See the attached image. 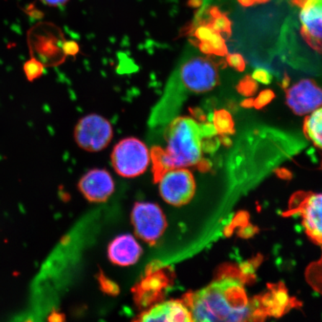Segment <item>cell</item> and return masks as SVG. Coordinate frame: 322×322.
<instances>
[{"label": "cell", "instance_id": "cell-1", "mask_svg": "<svg viewBox=\"0 0 322 322\" xmlns=\"http://www.w3.org/2000/svg\"><path fill=\"white\" fill-rule=\"evenodd\" d=\"M192 321H248L262 320L254 300H248L241 281L225 277L185 295Z\"/></svg>", "mask_w": 322, "mask_h": 322}, {"label": "cell", "instance_id": "cell-2", "mask_svg": "<svg viewBox=\"0 0 322 322\" xmlns=\"http://www.w3.org/2000/svg\"><path fill=\"white\" fill-rule=\"evenodd\" d=\"M164 137L166 149L154 146L150 152L155 183L169 170L198 166L205 171L209 167L208 161L202 159V137L194 119L187 117L173 119L166 127Z\"/></svg>", "mask_w": 322, "mask_h": 322}, {"label": "cell", "instance_id": "cell-3", "mask_svg": "<svg viewBox=\"0 0 322 322\" xmlns=\"http://www.w3.org/2000/svg\"><path fill=\"white\" fill-rule=\"evenodd\" d=\"M176 76L171 84L181 88L184 94H202L211 91L219 84L217 65L211 60L200 57L185 62Z\"/></svg>", "mask_w": 322, "mask_h": 322}, {"label": "cell", "instance_id": "cell-4", "mask_svg": "<svg viewBox=\"0 0 322 322\" xmlns=\"http://www.w3.org/2000/svg\"><path fill=\"white\" fill-rule=\"evenodd\" d=\"M150 161V152L146 145L135 137L122 139L111 153L113 167L124 178H135L143 174Z\"/></svg>", "mask_w": 322, "mask_h": 322}, {"label": "cell", "instance_id": "cell-5", "mask_svg": "<svg viewBox=\"0 0 322 322\" xmlns=\"http://www.w3.org/2000/svg\"><path fill=\"white\" fill-rule=\"evenodd\" d=\"M114 137L112 125L107 119L96 114L80 119L74 129V139L80 148L90 152L102 151Z\"/></svg>", "mask_w": 322, "mask_h": 322}, {"label": "cell", "instance_id": "cell-6", "mask_svg": "<svg viewBox=\"0 0 322 322\" xmlns=\"http://www.w3.org/2000/svg\"><path fill=\"white\" fill-rule=\"evenodd\" d=\"M132 223L136 236L145 243L155 245L167 227L166 217L158 204L137 202L132 212Z\"/></svg>", "mask_w": 322, "mask_h": 322}, {"label": "cell", "instance_id": "cell-7", "mask_svg": "<svg viewBox=\"0 0 322 322\" xmlns=\"http://www.w3.org/2000/svg\"><path fill=\"white\" fill-rule=\"evenodd\" d=\"M158 182L161 197L171 205L180 207L187 204L195 195V178L185 168L169 170Z\"/></svg>", "mask_w": 322, "mask_h": 322}, {"label": "cell", "instance_id": "cell-8", "mask_svg": "<svg viewBox=\"0 0 322 322\" xmlns=\"http://www.w3.org/2000/svg\"><path fill=\"white\" fill-rule=\"evenodd\" d=\"M288 214L302 217L306 233L318 246L322 239V196L313 192H298L293 196Z\"/></svg>", "mask_w": 322, "mask_h": 322}, {"label": "cell", "instance_id": "cell-9", "mask_svg": "<svg viewBox=\"0 0 322 322\" xmlns=\"http://www.w3.org/2000/svg\"><path fill=\"white\" fill-rule=\"evenodd\" d=\"M169 273L163 269L147 270L145 277L132 288L134 300L140 309L149 308L162 300L169 285Z\"/></svg>", "mask_w": 322, "mask_h": 322}, {"label": "cell", "instance_id": "cell-10", "mask_svg": "<svg viewBox=\"0 0 322 322\" xmlns=\"http://www.w3.org/2000/svg\"><path fill=\"white\" fill-rule=\"evenodd\" d=\"M287 104L297 115L313 112L321 106V91L311 79H303L287 90Z\"/></svg>", "mask_w": 322, "mask_h": 322}, {"label": "cell", "instance_id": "cell-11", "mask_svg": "<svg viewBox=\"0 0 322 322\" xmlns=\"http://www.w3.org/2000/svg\"><path fill=\"white\" fill-rule=\"evenodd\" d=\"M78 189L91 202H104L114 190V182L110 173L104 169L90 170L78 183Z\"/></svg>", "mask_w": 322, "mask_h": 322}, {"label": "cell", "instance_id": "cell-12", "mask_svg": "<svg viewBox=\"0 0 322 322\" xmlns=\"http://www.w3.org/2000/svg\"><path fill=\"white\" fill-rule=\"evenodd\" d=\"M135 321L188 322L192 321V315L184 300H171L155 304L143 310Z\"/></svg>", "mask_w": 322, "mask_h": 322}, {"label": "cell", "instance_id": "cell-13", "mask_svg": "<svg viewBox=\"0 0 322 322\" xmlns=\"http://www.w3.org/2000/svg\"><path fill=\"white\" fill-rule=\"evenodd\" d=\"M321 0H308L300 14V34L314 50L321 52Z\"/></svg>", "mask_w": 322, "mask_h": 322}, {"label": "cell", "instance_id": "cell-14", "mask_svg": "<svg viewBox=\"0 0 322 322\" xmlns=\"http://www.w3.org/2000/svg\"><path fill=\"white\" fill-rule=\"evenodd\" d=\"M108 253L111 262L118 266H127L138 261L143 250L132 235L122 234L111 242Z\"/></svg>", "mask_w": 322, "mask_h": 322}, {"label": "cell", "instance_id": "cell-15", "mask_svg": "<svg viewBox=\"0 0 322 322\" xmlns=\"http://www.w3.org/2000/svg\"><path fill=\"white\" fill-rule=\"evenodd\" d=\"M304 132L307 138L310 139L315 146L321 148L322 144V111L318 108L313 111L311 115L306 117Z\"/></svg>", "mask_w": 322, "mask_h": 322}, {"label": "cell", "instance_id": "cell-16", "mask_svg": "<svg viewBox=\"0 0 322 322\" xmlns=\"http://www.w3.org/2000/svg\"><path fill=\"white\" fill-rule=\"evenodd\" d=\"M214 126L221 135L234 134V123L230 113L226 110L216 111L213 114Z\"/></svg>", "mask_w": 322, "mask_h": 322}, {"label": "cell", "instance_id": "cell-17", "mask_svg": "<svg viewBox=\"0 0 322 322\" xmlns=\"http://www.w3.org/2000/svg\"><path fill=\"white\" fill-rule=\"evenodd\" d=\"M210 14L212 19L208 24L212 29L219 33L225 34L228 36L231 35V22L227 16L222 14L217 7L211 8L210 10Z\"/></svg>", "mask_w": 322, "mask_h": 322}, {"label": "cell", "instance_id": "cell-18", "mask_svg": "<svg viewBox=\"0 0 322 322\" xmlns=\"http://www.w3.org/2000/svg\"><path fill=\"white\" fill-rule=\"evenodd\" d=\"M257 84L254 78L246 76L239 82L237 90L240 94L245 96H251L255 94L257 91Z\"/></svg>", "mask_w": 322, "mask_h": 322}, {"label": "cell", "instance_id": "cell-19", "mask_svg": "<svg viewBox=\"0 0 322 322\" xmlns=\"http://www.w3.org/2000/svg\"><path fill=\"white\" fill-rule=\"evenodd\" d=\"M217 32L210 26V24H202L198 26L194 32V36L199 42H209L212 40L213 36Z\"/></svg>", "mask_w": 322, "mask_h": 322}, {"label": "cell", "instance_id": "cell-20", "mask_svg": "<svg viewBox=\"0 0 322 322\" xmlns=\"http://www.w3.org/2000/svg\"><path fill=\"white\" fill-rule=\"evenodd\" d=\"M275 97L274 93L271 90L262 91L254 100V107L256 109H261L269 104Z\"/></svg>", "mask_w": 322, "mask_h": 322}, {"label": "cell", "instance_id": "cell-21", "mask_svg": "<svg viewBox=\"0 0 322 322\" xmlns=\"http://www.w3.org/2000/svg\"><path fill=\"white\" fill-rule=\"evenodd\" d=\"M227 61L230 67L240 72H243L246 68V62L240 54H230L227 56Z\"/></svg>", "mask_w": 322, "mask_h": 322}, {"label": "cell", "instance_id": "cell-22", "mask_svg": "<svg viewBox=\"0 0 322 322\" xmlns=\"http://www.w3.org/2000/svg\"><path fill=\"white\" fill-rule=\"evenodd\" d=\"M220 140L217 137H203L202 139V151L205 153H213L218 148Z\"/></svg>", "mask_w": 322, "mask_h": 322}, {"label": "cell", "instance_id": "cell-23", "mask_svg": "<svg viewBox=\"0 0 322 322\" xmlns=\"http://www.w3.org/2000/svg\"><path fill=\"white\" fill-rule=\"evenodd\" d=\"M253 78L259 82L263 83L265 84H270L271 80H272V76H271V73L265 69L258 68L254 70V73H253Z\"/></svg>", "mask_w": 322, "mask_h": 322}, {"label": "cell", "instance_id": "cell-24", "mask_svg": "<svg viewBox=\"0 0 322 322\" xmlns=\"http://www.w3.org/2000/svg\"><path fill=\"white\" fill-rule=\"evenodd\" d=\"M199 128H200L201 135H202V138L203 137H214L217 135L215 126L211 123H204L199 125Z\"/></svg>", "mask_w": 322, "mask_h": 322}, {"label": "cell", "instance_id": "cell-25", "mask_svg": "<svg viewBox=\"0 0 322 322\" xmlns=\"http://www.w3.org/2000/svg\"><path fill=\"white\" fill-rule=\"evenodd\" d=\"M99 282H100L101 287L104 289L108 293H111L114 295L116 292H117V287H114V283L111 282V281L107 280L105 277L103 275L100 276L99 278Z\"/></svg>", "mask_w": 322, "mask_h": 322}, {"label": "cell", "instance_id": "cell-26", "mask_svg": "<svg viewBox=\"0 0 322 322\" xmlns=\"http://www.w3.org/2000/svg\"><path fill=\"white\" fill-rule=\"evenodd\" d=\"M46 6L50 7H60V6H65L70 0H40Z\"/></svg>", "mask_w": 322, "mask_h": 322}, {"label": "cell", "instance_id": "cell-27", "mask_svg": "<svg viewBox=\"0 0 322 322\" xmlns=\"http://www.w3.org/2000/svg\"><path fill=\"white\" fill-rule=\"evenodd\" d=\"M190 111L192 113V115H194V117H196V118H197L201 121L206 120L205 116H204V114H203V113H202V111H201L200 109H195V110H192V109H190Z\"/></svg>", "mask_w": 322, "mask_h": 322}, {"label": "cell", "instance_id": "cell-28", "mask_svg": "<svg viewBox=\"0 0 322 322\" xmlns=\"http://www.w3.org/2000/svg\"><path fill=\"white\" fill-rule=\"evenodd\" d=\"M253 105H254V99H246L241 102L242 107L246 108V109L253 107Z\"/></svg>", "mask_w": 322, "mask_h": 322}, {"label": "cell", "instance_id": "cell-29", "mask_svg": "<svg viewBox=\"0 0 322 322\" xmlns=\"http://www.w3.org/2000/svg\"><path fill=\"white\" fill-rule=\"evenodd\" d=\"M238 1L240 5L245 6V7L253 6L256 3L255 0H238Z\"/></svg>", "mask_w": 322, "mask_h": 322}, {"label": "cell", "instance_id": "cell-30", "mask_svg": "<svg viewBox=\"0 0 322 322\" xmlns=\"http://www.w3.org/2000/svg\"><path fill=\"white\" fill-rule=\"evenodd\" d=\"M220 140L221 143H223L224 145H227V146H229V145L232 144L231 140L225 135H222Z\"/></svg>", "mask_w": 322, "mask_h": 322}, {"label": "cell", "instance_id": "cell-31", "mask_svg": "<svg viewBox=\"0 0 322 322\" xmlns=\"http://www.w3.org/2000/svg\"><path fill=\"white\" fill-rule=\"evenodd\" d=\"M202 0H189L188 2V5L192 7H199L202 6Z\"/></svg>", "mask_w": 322, "mask_h": 322}, {"label": "cell", "instance_id": "cell-32", "mask_svg": "<svg viewBox=\"0 0 322 322\" xmlns=\"http://www.w3.org/2000/svg\"><path fill=\"white\" fill-rule=\"evenodd\" d=\"M308 0H292V3L295 6L302 7Z\"/></svg>", "mask_w": 322, "mask_h": 322}, {"label": "cell", "instance_id": "cell-33", "mask_svg": "<svg viewBox=\"0 0 322 322\" xmlns=\"http://www.w3.org/2000/svg\"><path fill=\"white\" fill-rule=\"evenodd\" d=\"M289 77L287 76V74H285V77H284V81H283V88H287L288 87L289 84Z\"/></svg>", "mask_w": 322, "mask_h": 322}, {"label": "cell", "instance_id": "cell-34", "mask_svg": "<svg viewBox=\"0 0 322 322\" xmlns=\"http://www.w3.org/2000/svg\"><path fill=\"white\" fill-rule=\"evenodd\" d=\"M269 1V0H255V2L257 3H265Z\"/></svg>", "mask_w": 322, "mask_h": 322}]
</instances>
